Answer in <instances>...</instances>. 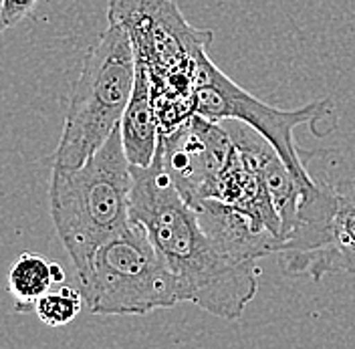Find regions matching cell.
I'll return each mask as SVG.
<instances>
[{
	"label": "cell",
	"mask_w": 355,
	"mask_h": 349,
	"mask_svg": "<svg viewBox=\"0 0 355 349\" xmlns=\"http://www.w3.org/2000/svg\"><path fill=\"white\" fill-rule=\"evenodd\" d=\"M39 0H2V17L6 26H15L33 10V6L37 4Z\"/></svg>",
	"instance_id": "7c38bea8"
},
{
	"label": "cell",
	"mask_w": 355,
	"mask_h": 349,
	"mask_svg": "<svg viewBox=\"0 0 355 349\" xmlns=\"http://www.w3.org/2000/svg\"><path fill=\"white\" fill-rule=\"evenodd\" d=\"M79 281L93 315H148L182 303L176 275L133 220L95 250Z\"/></svg>",
	"instance_id": "277c9868"
},
{
	"label": "cell",
	"mask_w": 355,
	"mask_h": 349,
	"mask_svg": "<svg viewBox=\"0 0 355 349\" xmlns=\"http://www.w3.org/2000/svg\"><path fill=\"white\" fill-rule=\"evenodd\" d=\"M8 26H6V22H4V17H2V0H0V33L2 31H6Z\"/></svg>",
	"instance_id": "4fadbf2b"
},
{
	"label": "cell",
	"mask_w": 355,
	"mask_h": 349,
	"mask_svg": "<svg viewBox=\"0 0 355 349\" xmlns=\"http://www.w3.org/2000/svg\"><path fill=\"white\" fill-rule=\"evenodd\" d=\"M135 53L128 33L110 24L89 46L73 85L55 168H77L97 152L121 121L135 83Z\"/></svg>",
	"instance_id": "3957f363"
},
{
	"label": "cell",
	"mask_w": 355,
	"mask_h": 349,
	"mask_svg": "<svg viewBox=\"0 0 355 349\" xmlns=\"http://www.w3.org/2000/svg\"><path fill=\"white\" fill-rule=\"evenodd\" d=\"M65 283V271L59 262L44 261L43 257L24 253L10 266L8 291L15 299V307L21 313L35 311L37 301L53 287Z\"/></svg>",
	"instance_id": "9c48e42d"
},
{
	"label": "cell",
	"mask_w": 355,
	"mask_h": 349,
	"mask_svg": "<svg viewBox=\"0 0 355 349\" xmlns=\"http://www.w3.org/2000/svg\"><path fill=\"white\" fill-rule=\"evenodd\" d=\"M85 299L79 289H73L69 284H57L37 301L35 315L49 327H63L79 317Z\"/></svg>",
	"instance_id": "8fae6325"
},
{
	"label": "cell",
	"mask_w": 355,
	"mask_h": 349,
	"mask_svg": "<svg viewBox=\"0 0 355 349\" xmlns=\"http://www.w3.org/2000/svg\"><path fill=\"white\" fill-rule=\"evenodd\" d=\"M107 21L128 33L152 87L194 95L196 63L212 43L210 31L194 28L174 0H107Z\"/></svg>",
	"instance_id": "5b68a950"
},
{
	"label": "cell",
	"mask_w": 355,
	"mask_h": 349,
	"mask_svg": "<svg viewBox=\"0 0 355 349\" xmlns=\"http://www.w3.org/2000/svg\"><path fill=\"white\" fill-rule=\"evenodd\" d=\"M331 110L329 99L313 101L299 110H277L234 83L210 61L208 51L198 57L194 75V111L214 121L234 119L261 133L303 184H311L313 176L295 144V130L321 121Z\"/></svg>",
	"instance_id": "8992f818"
},
{
	"label": "cell",
	"mask_w": 355,
	"mask_h": 349,
	"mask_svg": "<svg viewBox=\"0 0 355 349\" xmlns=\"http://www.w3.org/2000/svg\"><path fill=\"white\" fill-rule=\"evenodd\" d=\"M132 164L119 126L105 144L77 168H55L49 202L55 230L81 275L95 250L130 222Z\"/></svg>",
	"instance_id": "7a4b0ae2"
},
{
	"label": "cell",
	"mask_w": 355,
	"mask_h": 349,
	"mask_svg": "<svg viewBox=\"0 0 355 349\" xmlns=\"http://www.w3.org/2000/svg\"><path fill=\"white\" fill-rule=\"evenodd\" d=\"M337 208L333 219V244L341 273H355V178L333 184Z\"/></svg>",
	"instance_id": "30bf717a"
},
{
	"label": "cell",
	"mask_w": 355,
	"mask_h": 349,
	"mask_svg": "<svg viewBox=\"0 0 355 349\" xmlns=\"http://www.w3.org/2000/svg\"><path fill=\"white\" fill-rule=\"evenodd\" d=\"M130 216L141 224L176 275L182 303L234 321L259 291L257 262L228 257L206 235L196 210L180 196L157 146L150 166H132Z\"/></svg>",
	"instance_id": "6da1fadb"
},
{
	"label": "cell",
	"mask_w": 355,
	"mask_h": 349,
	"mask_svg": "<svg viewBox=\"0 0 355 349\" xmlns=\"http://www.w3.org/2000/svg\"><path fill=\"white\" fill-rule=\"evenodd\" d=\"M157 146L180 196L192 208H198L204 200L212 198L234 142L220 121L194 113L176 130L159 133Z\"/></svg>",
	"instance_id": "52a82bcc"
},
{
	"label": "cell",
	"mask_w": 355,
	"mask_h": 349,
	"mask_svg": "<svg viewBox=\"0 0 355 349\" xmlns=\"http://www.w3.org/2000/svg\"><path fill=\"white\" fill-rule=\"evenodd\" d=\"M119 131H121L123 152L130 164L150 166L159 142V126L152 101L150 73L141 63H137L135 67V83L128 108L121 115Z\"/></svg>",
	"instance_id": "ba28073f"
}]
</instances>
